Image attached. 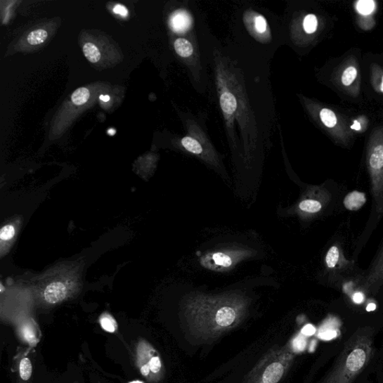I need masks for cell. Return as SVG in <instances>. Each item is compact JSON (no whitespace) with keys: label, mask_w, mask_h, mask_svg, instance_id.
<instances>
[{"label":"cell","mask_w":383,"mask_h":383,"mask_svg":"<svg viewBox=\"0 0 383 383\" xmlns=\"http://www.w3.org/2000/svg\"><path fill=\"white\" fill-rule=\"evenodd\" d=\"M358 13L363 17H368L373 13L376 8V3L374 1H361L357 2L355 6Z\"/></svg>","instance_id":"23"},{"label":"cell","mask_w":383,"mask_h":383,"mask_svg":"<svg viewBox=\"0 0 383 383\" xmlns=\"http://www.w3.org/2000/svg\"><path fill=\"white\" fill-rule=\"evenodd\" d=\"M136 365L139 373L149 382L157 383L164 377L165 368L152 344L139 340L136 346Z\"/></svg>","instance_id":"6"},{"label":"cell","mask_w":383,"mask_h":383,"mask_svg":"<svg viewBox=\"0 0 383 383\" xmlns=\"http://www.w3.org/2000/svg\"><path fill=\"white\" fill-rule=\"evenodd\" d=\"M220 106L225 114L228 115L234 114L238 108L236 98L231 92L224 91L220 97Z\"/></svg>","instance_id":"13"},{"label":"cell","mask_w":383,"mask_h":383,"mask_svg":"<svg viewBox=\"0 0 383 383\" xmlns=\"http://www.w3.org/2000/svg\"><path fill=\"white\" fill-rule=\"evenodd\" d=\"M376 309H377L376 304H369L367 306L366 310H367L368 311H373L376 310Z\"/></svg>","instance_id":"35"},{"label":"cell","mask_w":383,"mask_h":383,"mask_svg":"<svg viewBox=\"0 0 383 383\" xmlns=\"http://www.w3.org/2000/svg\"><path fill=\"white\" fill-rule=\"evenodd\" d=\"M318 25V19L316 15L310 14L306 16L304 21V28L306 33L313 34L316 32Z\"/></svg>","instance_id":"26"},{"label":"cell","mask_w":383,"mask_h":383,"mask_svg":"<svg viewBox=\"0 0 383 383\" xmlns=\"http://www.w3.org/2000/svg\"><path fill=\"white\" fill-rule=\"evenodd\" d=\"M129 383H144V382H142V381H139V380L137 381V380H136V381L131 382H129Z\"/></svg>","instance_id":"39"},{"label":"cell","mask_w":383,"mask_h":383,"mask_svg":"<svg viewBox=\"0 0 383 383\" xmlns=\"http://www.w3.org/2000/svg\"><path fill=\"white\" fill-rule=\"evenodd\" d=\"M92 383H106L97 377H92Z\"/></svg>","instance_id":"36"},{"label":"cell","mask_w":383,"mask_h":383,"mask_svg":"<svg viewBox=\"0 0 383 383\" xmlns=\"http://www.w3.org/2000/svg\"><path fill=\"white\" fill-rule=\"evenodd\" d=\"M174 46H175L176 53L181 57L187 58L193 53V46L187 39H178L174 44Z\"/></svg>","instance_id":"15"},{"label":"cell","mask_w":383,"mask_h":383,"mask_svg":"<svg viewBox=\"0 0 383 383\" xmlns=\"http://www.w3.org/2000/svg\"><path fill=\"white\" fill-rule=\"evenodd\" d=\"M191 23L190 15L185 11H178L171 18V26L176 31L188 30Z\"/></svg>","instance_id":"14"},{"label":"cell","mask_w":383,"mask_h":383,"mask_svg":"<svg viewBox=\"0 0 383 383\" xmlns=\"http://www.w3.org/2000/svg\"><path fill=\"white\" fill-rule=\"evenodd\" d=\"M352 300L356 304H362L365 301V295L363 292H356L352 297Z\"/></svg>","instance_id":"32"},{"label":"cell","mask_w":383,"mask_h":383,"mask_svg":"<svg viewBox=\"0 0 383 383\" xmlns=\"http://www.w3.org/2000/svg\"><path fill=\"white\" fill-rule=\"evenodd\" d=\"M332 322L323 324L318 334V337L324 341H330L337 338L340 335L339 327Z\"/></svg>","instance_id":"12"},{"label":"cell","mask_w":383,"mask_h":383,"mask_svg":"<svg viewBox=\"0 0 383 383\" xmlns=\"http://www.w3.org/2000/svg\"><path fill=\"white\" fill-rule=\"evenodd\" d=\"M74 383H79V382H75Z\"/></svg>","instance_id":"40"},{"label":"cell","mask_w":383,"mask_h":383,"mask_svg":"<svg viewBox=\"0 0 383 383\" xmlns=\"http://www.w3.org/2000/svg\"><path fill=\"white\" fill-rule=\"evenodd\" d=\"M307 337L301 332L298 334L291 343V347L294 353L304 352L307 347Z\"/></svg>","instance_id":"22"},{"label":"cell","mask_w":383,"mask_h":383,"mask_svg":"<svg viewBox=\"0 0 383 383\" xmlns=\"http://www.w3.org/2000/svg\"><path fill=\"white\" fill-rule=\"evenodd\" d=\"M67 295V287L62 283H54L46 287L44 297L50 304H56L63 301Z\"/></svg>","instance_id":"9"},{"label":"cell","mask_w":383,"mask_h":383,"mask_svg":"<svg viewBox=\"0 0 383 383\" xmlns=\"http://www.w3.org/2000/svg\"><path fill=\"white\" fill-rule=\"evenodd\" d=\"M83 51L86 59L91 63H96L100 60V53L96 45L93 43L85 44Z\"/></svg>","instance_id":"17"},{"label":"cell","mask_w":383,"mask_h":383,"mask_svg":"<svg viewBox=\"0 0 383 383\" xmlns=\"http://www.w3.org/2000/svg\"><path fill=\"white\" fill-rule=\"evenodd\" d=\"M48 34L44 30H37L31 32L27 37V41L31 45H38L45 41Z\"/></svg>","instance_id":"24"},{"label":"cell","mask_w":383,"mask_h":383,"mask_svg":"<svg viewBox=\"0 0 383 383\" xmlns=\"http://www.w3.org/2000/svg\"><path fill=\"white\" fill-rule=\"evenodd\" d=\"M370 81L374 90L383 95V68L377 63L370 65Z\"/></svg>","instance_id":"11"},{"label":"cell","mask_w":383,"mask_h":383,"mask_svg":"<svg viewBox=\"0 0 383 383\" xmlns=\"http://www.w3.org/2000/svg\"><path fill=\"white\" fill-rule=\"evenodd\" d=\"M294 357L291 346L275 348L255 366L245 383H278L291 366Z\"/></svg>","instance_id":"3"},{"label":"cell","mask_w":383,"mask_h":383,"mask_svg":"<svg viewBox=\"0 0 383 383\" xmlns=\"http://www.w3.org/2000/svg\"><path fill=\"white\" fill-rule=\"evenodd\" d=\"M316 346H317V342L316 340H313L309 346V351L310 352L315 351Z\"/></svg>","instance_id":"34"},{"label":"cell","mask_w":383,"mask_h":383,"mask_svg":"<svg viewBox=\"0 0 383 383\" xmlns=\"http://www.w3.org/2000/svg\"><path fill=\"white\" fill-rule=\"evenodd\" d=\"M317 332L316 328L311 324H307L301 329V333L309 337V336L314 335Z\"/></svg>","instance_id":"30"},{"label":"cell","mask_w":383,"mask_h":383,"mask_svg":"<svg viewBox=\"0 0 383 383\" xmlns=\"http://www.w3.org/2000/svg\"><path fill=\"white\" fill-rule=\"evenodd\" d=\"M366 165L370 176V192L377 213L383 214V125L375 127L369 136Z\"/></svg>","instance_id":"4"},{"label":"cell","mask_w":383,"mask_h":383,"mask_svg":"<svg viewBox=\"0 0 383 383\" xmlns=\"http://www.w3.org/2000/svg\"><path fill=\"white\" fill-rule=\"evenodd\" d=\"M113 11L115 14H118L122 16H126L127 14H129V11H127L124 6L120 5L116 6Z\"/></svg>","instance_id":"33"},{"label":"cell","mask_w":383,"mask_h":383,"mask_svg":"<svg viewBox=\"0 0 383 383\" xmlns=\"http://www.w3.org/2000/svg\"><path fill=\"white\" fill-rule=\"evenodd\" d=\"M254 26L258 32H264L266 30V21L264 18L262 16H258L257 18H255Z\"/></svg>","instance_id":"29"},{"label":"cell","mask_w":383,"mask_h":383,"mask_svg":"<svg viewBox=\"0 0 383 383\" xmlns=\"http://www.w3.org/2000/svg\"><path fill=\"white\" fill-rule=\"evenodd\" d=\"M108 134H110V135H111V136H113V135L115 134V131L113 130V129H110V130H109V131H108Z\"/></svg>","instance_id":"38"},{"label":"cell","mask_w":383,"mask_h":383,"mask_svg":"<svg viewBox=\"0 0 383 383\" xmlns=\"http://www.w3.org/2000/svg\"><path fill=\"white\" fill-rule=\"evenodd\" d=\"M100 326L103 330L113 333L117 330V322L110 315L105 314L100 318Z\"/></svg>","instance_id":"25"},{"label":"cell","mask_w":383,"mask_h":383,"mask_svg":"<svg viewBox=\"0 0 383 383\" xmlns=\"http://www.w3.org/2000/svg\"><path fill=\"white\" fill-rule=\"evenodd\" d=\"M181 144L186 150L193 154L200 155L202 153L203 149L201 144L193 137L186 136L183 138Z\"/></svg>","instance_id":"19"},{"label":"cell","mask_w":383,"mask_h":383,"mask_svg":"<svg viewBox=\"0 0 383 383\" xmlns=\"http://www.w3.org/2000/svg\"><path fill=\"white\" fill-rule=\"evenodd\" d=\"M366 194L363 192L353 191L348 193L344 200V205L348 211L356 212L366 203Z\"/></svg>","instance_id":"10"},{"label":"cell","mask_w":383,"mask_h":383,"mask_svg":"<svg viewBox=\"0 0 383 383\" xmlns=\"http://www.w3.org/2000/svg\"><path fill=\"white\" fill-rule=\"evenodd\" d=\"M23 335H25L26 340L29 342H33L36 340V334H34V332L30 327H27L23 330Z\"/></svg>","instance_id":"31"},{"label":"cell","mask_w":383,"mask_h":383,"mask_svg":"<svg viewBox=\"0 0 383 383\" xmlns=\"http://www.w3.org/2000/svg\"><path fill=\"white\" fill-rule=\"evenodd\" d=\"M245 308L234 301H202L186 310L189 334L197 342L217 339L239 323Z\"/></svg>","instance_id":"1"},{"label":"cell","mask_w":383,"mask_h":383,"mask_svg":"<svg viewBox=\"0 0 383 383\" xmlns=\"http://www.w3.org/2000/svg\"><path fill=\"white\" fill-rule=\"evenodd\" d=\"M15 233V231L13 226H6L0 231V238L3 240H11L14 237Z\"/></svg>","instance_id":"28"},{"label":"cell","mask_w":383,"mask_h":383,"mask_svg":"<svg viewBox=\"0 0 383 383\" xmlns=\"http://www.w3.org/2000/svg\"><path fill=\"white\" fill-rule=\"evenodd\" d=\"M311 110L323 129L326 131L337 144L347 146L353 138L351 125L344 116L334 110L312 103Z\"/></svg>","instance_id":"5"},{"label":"cell","mask_w":383,"mask_h":383,"mask_svg":"<svg viewBox=\"0 0 383 383\" xmlns=\"http://www.w3.org/2000/svg\"><path fill=\"white\" fill-rule=\"evenodd\" d=\"M100 99L104 102H108L110 100V97L108 96H101Z\"/></svg>","instance_id":"37"},{"label":"cell","mask_w":383,"mask_h":383,"mask_svg":"<svg viewBox=\"0 0 383 383\" xmlns=\"http://www.w3.org/2000/svg\"><path fill=\"white\" fill-rule=\"evenodd\" d=\"M299 207L301 212L308 214H317L322 210V203L316 200H306L299 203Z\"/></svg>","instance_id":"18"},{"label":"cell","mask_w":383,"mask_h":383,"mask_svg":"<svg viewBox=\"0 0 383 383\" xmlns=\"http://www.w3.org/2000/svg\"><path fill=\"white\" fill-rule=\"evenodd\" d=\"M212 259L216 265L224 266V268H228L232 264V260L228 255L223 252L214 253Z\"/></svg>","instance_id":"27"},{"label":"cell","mask_w":383,"mask_h":383,"mask_svg":"<svg viewBox=\"0 0 383 383\" xmlns=\"http://www.w3.org/2000/svg\"><path fill=\"white\" fill-rule=\"evenodd\" d=\"M342 252L337 246H332L328 251L326 257L327 268L334 269L342 260Z\"/></svg>","instance_id":"16"},{"label":"cell","mask_w":383,"mask_h":383,"mask_svg":"<svg viewBox=\"0 0 383 383\" xmlns=\"http://www.w3.org/2000/svg\"><path fill=\"white\" fill-rule=\"evenodd\" d=\"M372 353V329H359L346 341L331 372L321 383H352L367 366Z\"/></svg>","instance_id":"2"},{"label":"cell","mask_w":383,"mask_h":383,"mask_svg":"<svg viewBox=\"0 0 383 383\" xmlns=\"http://www.w3.org/2000/svg\"><path fill=\"white\" fill-rule=\"evenodd\" d=\"M332 79L345 94L351 97H358L361 91V67L356 58L350 56L346 58L335 70Z\"/></svg>","instance_id":"7"},{"label":"cell","mask_w":383,"mask_h":383,"mask_svg":"<svg viewBox=\"0 0 383 383\" xmlns=\"http://www.w3.org/2000/svg\"><path fill=\"white\" fill-rule=\"evenodd\" d=\"M362 286L370 294L377 293L383 287V242L363 280Z\"/></svg>","instance_id":"8"},{"label":"cell","mask_w":383,"mask_h":383,"mask_svg":"<svg viewBox=\"0 0 383 383\" xmlns=\"http://www.w3.org/2000/svg\"><path fill=\"white\" fill-rule=\"evenodd\" d=\"M90 98V92L86 88L77 89L72 96V100L75 105H84Z\"/></svg>","instance_id":"21"},{"label":"cell","mask_w":383,"mask_h":383,"mask_svg":"<svg viewBox=\"0 0 383 383\" xmlns=\"http://www.w3.org/2000/svg\"><path fill=\"white\" fill-rule=\"evenodd\" d=\"M19 374L22 380L28 381L32 374V365L29 358H23L21 359L19 365Z\"/></svg>","instance_id":"20"}]
</instances>
